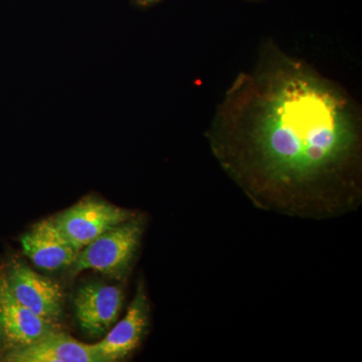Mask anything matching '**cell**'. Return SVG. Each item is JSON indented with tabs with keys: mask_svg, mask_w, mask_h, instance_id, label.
Wrapping results in <instances>:
<instances>
[{
	"mask_svg": "<svg viewBox=\"0 0 362 362\" xmlns=\"http://www.w3.org/2000/svg\"><path fill=\"white\" fill-rule=\"evenodd\" d=\"M209 140L221 168L259 211L328 221L361 206L356 109L301 62L276 52L240 76Z\"/></svg>",
	"mask_w": 362,
	"mask_h": 362,
	"instance_id": "cell-1",
	"label": "cell"
},
{
	"mask_svg": "<svg viewBox=\"0 0 362 362\" xmlns=\"http://www.w3.org/2000/svg\"><path fill=\"white\" fill-rule=\"evenodd\" d=\"M145 225L144 218L137 214L107 230L81 250L71 274L93 270L119 280L125 278L141 246Z\"/></svg>",
	"mask_w": 362,
	"mask_h": 362,
	"instance_id": "cell-2",
	"label": "cell"
},
{
	"mask_svg": "<svg viewBox=\"0 0 362 362\" xmlns=\"http://www.w3.org/2000/svg\"><path fill=\"white\" fill-rule=\"evenodd\" d=\"M137 216L96 197H86L52 218L59 230L78 250L89 245L114 226Z\"/></svg>",
	"mask_w": 362,
	"mask_h": 362,
	"instance_id": "cell-3",
	"label": "cell"
},
{
	"mask_svg": "<svg viewBox=\"0 0 362 362\" xmlns=\"http://www.w3.org/2000/svg\"><path fill=\"white\" fill-rule=\"evenodd\" d=\"M124 304L122 289L101 282L78 288L74 299L76 318L81 329L90 337H99L116 322Z\"/></svg>",
	"mask_w": 362,
	"mask_h": 362,
	"instance_id": "cell-4",
	"label": "cell"
},
{
	"mask_svg": "<svg viewBox=\"0 0 362 362\" xmlns=\"http://www.w3.org/2000/svg\"><path fill=\"white\" fill-rule=\"evenodd\" d=\"M149 325L148 298L144 283L139 281L127 313L110 332L107 333L104 339L94 344L95 349L104 362L124 359L140 346L148 332Z\"/></svg>",
	"mask_w": 362,
	"mask_h": 362,
	"instance_id": "cell-5",
	"label": "cell"
},
{
	"mask_svg": "<svg viewBox=\"0 0 362 362\" xmlns=\"http://www.w3.org/2000/svg\"><path fill=\"white\" fill-rule=\"evenodd\" d=\"M13 297L42 318L56 321L63 310L61 287L23 264H16L6 279Z\"/></svg>",
	"mask_w": 362,
	"mask_h": 362,
	"instance_id": "cell-6",
	"label": "cell"
},
{
	"mask_svg": "<svg viewBox=\"0 0 362 362\" xmlns=\"http://www.w3.org/2000/svg\"><path fill=\"white\" fill-rule=\"evenodd\" d=\"M21 242L23 254L33 265L45 271L71 267L80 252L66 240L52 218L35 223L21 237Z\"/></svg>",
	"mask_w": 362,
	"mask_h": 362,
	"instance_id": "cell-7",
	"label": "cell"
},
{
	"mask_svg": "<svg viewBox=\"0 0 362 362\" xmlns=\"http://www.w3.org/2000/svg\"><path fill=\"white\" fill-rule=\"evenodd\" d=\"M11 362H104L94 344L78 341L66 333L56 330L39 340L11 349L4 357Z\"/></svg>",
	"mask_w": 362,
	"mask_h": 362,
	"instance_id": "cell-8",
	"label": "cell"
},
{
	"mask_svg": "<svg viewBox=\"0 0 362 362\" xmlns=\"http://www.w3.org/2000/svg\"><path fill=\"white\" fill-rule=\"evenodd\" d=\"M0 311L4 340L13 349L32 344L54 330V321L37 315L13 297L6 279L0 280Z\"/></svg>",
	"mask_w": 362,
	"mask_h": 362,
	"instance_id": "cell-9",
	"label": "cell"
},
{
	"mask_svg": "<svg viewBox=\"0 0 362 362\" xmlns=\"http://www.w3.org/2000/svg\"><path fill=\"white\" fill-rule=\"evenodd\" d=\"M4 341V332H2L1 311H0V344Z\"/></svg>",
	"mask_w": 362,
	"mask_h": 362,
	"instance_id": "cell-10",
	"label": "cell"
},
{
	"mask_svg": "<svg viewBox=\"0 0 362 362\" xmlns=\"http://www.w3.org/2000/svg\"><path fill=\"white\" fill-rule=\"evenodd\" d=\"M138 2H139L140 4H144V6H146V4H152V2H156V0H137Z\"/></svg>",
	"mask_w": 362,
	"mask_h": 362,
	"instance_id": "cell-11",
	"label": "cell"
}]
</instances>
